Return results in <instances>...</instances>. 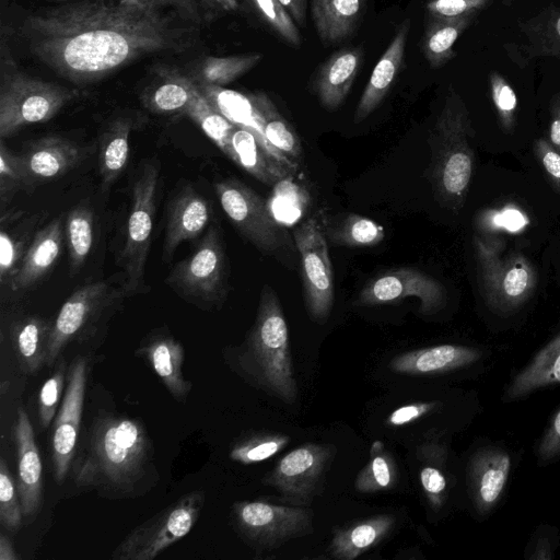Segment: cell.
<instances>
[{"label":"cell","mask_w":560,"mask_h":560,"mask_svg":"<svg viewBox=\"0 0 560 560\" xmlns=\"http://www.w3.org/2000/svg\"><path fill=\"white\" fill-rule=\"evenodd\" d=\"M501 0H428L425 10L430 19L477 16Z\"/></svg>","instance_id":"obj_49"},{"label":"cell","mask_w":560,"mask_h":560,"mask_svg":"<svg viewBox=\"0 0 560 560\" xmlns=\"http://www.w3.org/2000/svg\"><path fill=\"white\" fill-rule=\"evenodd\" d=\"M71 469L78 487L93 488L107 497L142 494L155 474L151 439L139 420L100 413Z\"/></svg>","instance_id":"obj_2"},{"label":"cell","mask_w":560,"mask_h":560,"mask_svg":"<svg viewBox=\"0 0 560 560\" xmlns=\"http://www.w3.org/2000/svg\"><path fill=\"white\" fill-rule=\"evenodd\" d=\"M18 480L23 517L31 522L38 512L43 490V465L27 412L19 408L14 423Z\"/></svg>","instance_id":"obj_18"},{"label":"cell","mask_w":560,"mask_h":560,"mask_svg":"<svg viewBox=\"0 0 560 560\" xmlns=\"http://www.w3.org/2000/svg\"><path fill=\"white\" fill-rule=\"evenodd\" d=\"M27 188L56 179L78 166L85 152L75 142L61 137L39 138L20 153Z\"/></svg>","instance_id":"obj_19"},{"label":"cell","mask_w":560,"mask_h":560,"mask_svg":"<svg viewBox=\"0 0 560 560\" xmlns=\"http://www.w3.org/2000/svg\"><path fill=\"white\" fill-rule=\"evenodd\" d=\"M20 557L16 555L11 540L4 534L0 536V560H16Z\"/></svg>","instance_id":"obj_58"},{"label":"cell","mask_w":560,"mask_h":560,"mask_svg":"<svg viewBox=\"0 0 560 560\" xmlns=\"http://www.w3.org/2000/svg\"><path fill=\"white\" fill-rule=\"evenodd\" d=\"M527 223V217L511 206L498 211H490L488 214L483 213L479 220V224L483 228L504 229L511 232L523 230Z\"/></svg>","instance_id":"obj_51"},{"label":"cell","mask_w":560,"mask_h":560,"mask_svg":"<svg viewBox=\"0 0 560 560\" xmlns=\"http://www.w3.org/2000/svg\"><path fill=\"white\" fill-rule=\"evenodd\" d=\"M475 135L462 96L450 88L430 132V180L439 202L458 211L466 199L474 170Z\"/></svg>","instance_id":"obj_4"},{"label":"cell","mask_w":560,"mask_h":560,"mask_svg":"<svg viewBox=\"0 0 560 560\" xmlns=\"http://www.w3.org/2000/svg\"><path fill=\"white\" fill-rule=\"evenodd\" d=\"M51 325L52 322L36 315L22 317L12 324V345L25 373L34 374L46 365Z\"/></svg>","instance_id":"obj_31"},{"label":"cell","mask_w":560,"mask_h":560,"mask_svg":"<svg viewBox=\"0 0 560 560\" xmlns=\"http://www.w3.org/2000/svg\"><path fill=\"white\" fill-rule=\"evenodd\" d=\"M511 468L510 455L498 447L477 451L468 465V487L479 515H486L497 505L505 488Z\"/></svg>","instance_id":"obj_20"},{"label":"cell","mask_w":560,"mask_h":560,"mask_svg":"<svg viewBox=\"0 0 560 560\" xmlns=\"http://www.w3.org/2000/svg\"><path fill=\"white\" fill-rule=\"evenodd\" d=\"M21 499L4 458L0 460V523L10 530L20 529L23 520Z\"/></svg>","instance_id":"obj_45"},{"label":"cell","mask_w":560,"mask_h":560,"mask_svg":"<svg viewBox=\"0 0 560 560\" xmlns=\"http://www.w3.org/2000/svg\"><path fill=\"white\" fill-rule=\"evenodd\" d=\"M499 240L475 238L479 285L488 305L509 314L534 293L537 275L530 261L518 252L504 253Z\"/></svg>","instance_id":"obj_6"},{"label":"cell","mask_w":560,"mask_h":560,"mask_svg":"<svg viewBox=\"0 0 560 560\" xmlns=\"http://www.w3.org/2000/svg\"><path fill=\"white\" fill-rule=\"evenodd\" d=\"M205 503L203 491L186 493L135 527L115 548V560H153L192 529Z\"/></svg>","instance_id":"obj_7"},{"label":"cell","mask_w":560,"mask_h":560,"mask_svg":"<svg viewBox=\"0 0 560 560\" xmlns=\"http://www.w3.org/2000/svg\"><path fill=\"white\" fill-rule=\"evenodd\" d=\"M363 60V47L355 46L335 51L319 66L312 81V90L323 107L335 110L343 103Z\"/></svg>","instance_id":"obj_22"},{"label":"cell","mask_w":560,"mask_h":560,"mask_svg":"<svg viewBox=\"0 0 560 560\" xmlns=\"http://www.w3.org/2000/svg\"><path fill=\"white\" fill-rule=\"evenodd\" d=\"M200 26L133 0H71L27 14L16 36L27 52L75 85L96 83L147 57L184 54Z\"/></svg>","instance_id":"obj_1"},{"label":"cell","mask_w":560,"mask_h":560,"mask_svg":"<svg viewBox=\"0 0 560 560\" xmlns=\"http://www.w3.org/2000/svg\"><path fill=\"white\" fill-rule=\"evenodd\" d=\"M555 107L560 110V101H559V103Z\"/></svg>","instance_id":"obj_60"},{"label":"cell","mask_w":560,"mask_h":560,"mask_svg":"<svg viewBox=\"0 0 560 560\" xmlns=\"http://www.w3.org/2000/svg\"><path fill=\"white\" fill-rule=\"evenodd\" d=\"M520 27L527 38V52L532 57L552 56L560 59V8L550 7Z\"/></svg>","instance_id":"obj_38"},{"label":"cell","mask_w":560,"mask_h":560,"mask_svg":"<svg viewBox=\"0 0 560 560\" xmlns=\"http://www.w3.org/2000/svg\"><path fill=\"white\" fill-rule=\"evenodd\" d=\"M264 58L262 54L228 57L206 56L195 60L185 71L198 85L224 86L250 71Z\"/></svg>","instance_id":"obj_35"},{"label":"cell","mask_w":560,"mask_h":560,"mask_svg":"<svg viewBox=\"0 0 560 560\" xmlns=\"http://www.w3.org/2000/svg\"><path fill=\"white\" fill-rule=\"evenodd\" d=\"M475 18H429L421 39V50L431 69H439L456 57L454 45Z\"/></svg>","instance_id":"obj_34"},{"label":"cell","mask_w":560,"mask_h":560,"mask_svg":"<svg viewBox=\"0 0 560 560\" xmlns=\"http://www.w3.org/2000/svg\"><path fill=\"white\" fill-rule=\"evenodd\" d=\"M411 27L405 19L395 28L387 48L375 65L354 113V122L368 118L384 101L400 73Z\"/></svg>","instance_id":"obj_21"},{"label":"cell","mask_w":560,"mask_h":560,"mask_svg":"<svg viewBox=\"0 0 560 560\" xmlns=\"http://www.w3.org/2000/svg\"><path fill=\"white\" fill-rule=\"evenodd\" d=\"M326 215L319 211L302 221L293 232L300 254L301 277L307 312L323 323L334 304V273L326 235Z\"/></svg>","instance_id":"obj_10"},{"label":"cell","mask_w":560,"mask_h":560,"mask_svg":"<svg viewBox=\"0 0 560 560\" xmlns=\"http://www.w3.org/2000/svg\"><path fill=\"white\" fill-rule=\"evenodd\" d=\"M136 352L153 369L172 396L185 401L192 384L183 373L185 350L182 343L172 336L161 334L150 337Z\"/></svg>","instance_id":"obj_27"},{"label":"cell","mask_w":560,"mask_h":560,"mask_svg":"<svg viewBox=\"0 0 560 560\" xmlns=\"http://www.w3.org/2000/svg\"><path fill=\"white\" fill-rule=\"evenodd\" d=\"M10 37L1 27L0 39V138L54 118L80 96L78 89L33 77L22 70L11 50Z\"/></svg>","instance_id":"obj_5"},{"label":"cell","mask_w":560,"mask_h":560,"mask_svg":"<svg viewBox=\"0 0 560 560\" xmlns=\"http://www.w3.org/2000/svg\"><path fill=\"white\" fill-rule=\"evenodd\" d=\"M27 188L25 171L20 153L9 149L3 140L0 143V198L2 208L15 191Z\"/></svg>","instance_id":"obj_46"},{"label":"cell","mask_w":560,"mask_h":560,"mask_svg":"<svg viewBox=\"0 0 560 560\" xmlns=\"http://www.w3.org/2000/svg\"><path fill=\"white\" fill-rule=\"evenodd\" d=\"M160 10L172 11L184 21L201 26L203 22L201 0H133Z\"/></svg>","instance_id":"obj_50"},{"label":"cell","mask_w":560,"mask_h":560,"mask_svg":"<svg viewBox=\"0 0 560 560\" xmlns=\"http://www.w3.org/2000/svg\"><path fill=\"white\" fill-rule=\"evenodd\" d=\"M203 22L210 23L240 8V0H201Z\"/></svg>","instance_id":"obj_55"},{"label":"cell","mask_w":560,"mask_h":560,"mask_svg":"<svg viewBox=\"0 0 560 560\" xmlns=\"http://www.w3.org/2000/svg\"><path fill=\"white\" fill-rule=\"evenodd\" d=\"M226 265L221 236L211 228L195 250L179 261L167 277L168 285L195 303L219 302L225 293Z\"/></svg>","instance_id":"obj_13"},{"label":"cell","mask_w":560,"mask_h":560,"mask_svg":"<svg viewBox=\"0 0 560 560\" xmlns=\"http://www.w3.org/2000/svg\"><path fill=\"white\" fill-rule=\"evenodd\" d=\"M548 137L550 144L560 152V110L556 107L549 124Z\"/></svg>","instance_id":"obj_57"},{"label":"cell","mask_w":560,"mask_h":560,"mask_svg":"<svg viewBox=\"0 0 560 560\" xmlns=\"http://www.w3.org/2000/svg\"><path fill=\"white\" fill-rule=\"evenodd\" d=\"M534 152L551 184L560 192V152L545 138L534 142Z\"/></svg>","instance_id":"obj_52"},{"label":"cell","mask_w":560,"mask_h":560,"mask_svg":"<svg viewBox=\"0 0 560 560\" xmlns=\"http://www.w3.org/2000/svg\"><path fill=\"white\" fill-rule=\"evenodd\" d=\"M289 12L298 26L306 24V0H278Z\"/></svg>","instance_id":"obj_56"},{"label":"cell","mask_w":560,"mask_h":560,"mask_svg":"<svg viewBox=\"0 0 560 560\" xmlns=\"http://www.w3.org/2000/svg\"><path fill=\"white\" fill-rule=\"evenodd\" d=\"M210 219L207 200L191 187H184L167 207L162 259L170 261L183 242L197 237Z\"/></svg>","instance_id":"obj_23"},{"label":"cell","mask_w":560,"mask_h":560,"mask_svg":"<svg viewBox=\"0 0 560 560\" xmlns=\"http://www.w3.org/2000/svg\"><path fill=\"white\" fill-rule=\"evenodd\" d=\"M253 11L268 28L288 45L299 48L302 45L298 25L278 0H248Z\"/></svg>","instance_id":"obj_43"},{"label":"cell","mask_w":560,"mask_h":560,"mask_svg":"<svg viewBox=\"0 0 560 560\" xmlns=\"http://www.w3.org/2000/svg\"><path fill=\"white\" fill-rule=\"evenodd\" d=\"M560 454V409L553 416L537 450L539 463H546Z\"/></svg>","instance_id":"obj_53"},{"label":"cell","mask_w":560,"mask_h":560,"mask_svg":"<svg viewBox=\"0 0 560 560\" xmlns=\"http://www.w3.org/2000/svg\"><path fill=\"white\" fill-rule=\"evenodd\" d=\"M49 1L58 2V3H63V2L71 1V0H49Z\"/></svg>","instance_id":"obj_59"},{"label":"cell","mask_w":560,"mask_h":560,"mask_svg":"<svg viewBox=\"0 0 560 560\" xmlns=\"http://www.w3.org/2000/svg\"><path fill=\"white\" fill-rule=\"evenodd\" d=\"M418 458L421 462L420 485L429 505L438 511L443 506L447 495L445 448L439 443L427 442L420 445Z\"/></svg>","instance_id":"obj_37"},{"label":"cell","mask_w":560,"mask_h":560,"mask_svg":"<svg viewBox=\"0 0 560 560\" xmlns=\"http://www.w3.org/2000/svg\"><path fill=\"white\" fill-rule=\"evenodd\" d=\"M247 98L256 128L276 152L298 168L303 149L293 127L265 93L256 92Z\"/></svg>","instance_id":"obj_28"},{"label":"cell","mask_w":560,"mask_h":560,"mask_svg":"<svg viewBox=\"0 0 560 560\" xmlns=\"http://www.w3.org/2000/svg\"><path fill=\"white\" fill-rule=\"evenodd\" d=\"M336 453L334 444H302L282 456L262 483L275 488L282 501L307 505L322 492Z\"/></svg>","instance_id":"obj_12"},{"label":"cell","mask_w":560,"mask_h":560,"mask_svg":"<svg viewBox=\"0 0 560 560\" xmlns=\"http://www.w3.org/2000/svg\"><path fill=\"white\" fill-rule=\"evenodd\" d=\"M5 0H1V3L3 4Z\"/></svg>","instance_id":"obj_61"},{"label":"cell","mask_w":560,"mask_h":560,"mask_svg":"<svg viewBox=\"0 0 560 560\" xmlns=\"http://www.w3.org/2000/svg\"><path fill=\"white\" fill-rule=\"evenodd\" d=\"M560 384V334L550 340L511 382L506 400L524 397L532 392Z\"/></svg>","instance_id":"obj_32"},{"label":"cell","mask_w":560,"mask_h":560,"mask_svg":"<svg viewBox=\"0 0 560 560\" xmlns=\"http://www.w3.org/2000/svg\"><path fill=\"white\" fill-rule=\"evenodd\" d=\"M290 438L281 433L258 432L237 441L230 451V458L243 465L262 462L280 452Z\"/></svg>","instance_id":"obj_42"},{"label":"cell","mask_w":560,"mask_h":560,"mask_svg":"<svg viewBox=\"0 0 560 560\" xmlns=\"http://www.w3.org/2000/svg\"><path fill=\"white\" fill-rule=\"evenodd\" d=\"M185 114L224 152L235 124L224 116L200 89Z\"/></svg>","instance_id":"obj_41"},{"label":"cell","mask_w":560,"mask_h":560,"mask_svg":"<svg viewBox=\"0 0 560 560\" xmlns=\"http://www.w3.org/2000/svg\"><path fill=\"white\" fill-rule=\"evenodd\" d=\"M398 482V467L380 440L373 442L370 459L355 478L354 487L362 493L389 490Z\"/></svg>","instance_id":"obj_40"},{"label":"cell","mask_w":560,"mask_h":560,"mask_svg":"<svg viewBox=\"0 0 560 560\" xmlns=\"http://www.w3.org/2000/svg\"><path fill=\"white\" fill-rule=\"evenodd\" d=\"M140 93L143 106L154 114L184 113L199 92L188 73L174 66H158Z\"/></svg>","instance_id":"obj_24"},{"label":"cell","mask_w":560,"mask_h":560,"mask_svg":"<svg viewBox=\"0 0 560 560\" xmlns=\"http://www.w3.org/2000/svg\"><path fill=\"white\" fill-rule=\"evenodd\" d=\"M395 516L377 514L338 528L329 552L339 560H353L378 545L393 529Z\"/></svg>","instance_id":"obj_30"},{"label":"cell","mask_w":560,"mask_h":560,"mask_svg":"<svg viewBox=\"0 0 560 560\" xmlns=\"http://www.w3.org/2000/svg\"><path fill=\"white\" fill-rule=\"evenodd\" d=\"M86 380L88 362L79 355L69 366L65 395L52 423L51 460L58 483L63 482L77 453Z\"/></svg>","instance_id":"obj_14"},{"label":"cell","mask_w":560,"mask_h":560,"mask_svg":"<svg viewBox=\"0 0 560 560\" xmlns=\"http://www.w3.org/2000/svg\"><path fill=\"white\" fill-rule=\"evenodd\" d=\"M66 363L61 360L55 372L48 377L38 395V416L42 429H47L55 419L58 405L63 397Z\"/></svg>","instance_id":"obj_47"},{"label":"cell","mask_w":560,"mask_h":560,"mask_svg":"<svg viewBox=\"0 0 560 560\" xmlns=\"http://www.w3.org/2000/svg\"><path fill=\"white\" fill-rule=\"evenodd\" d=\"M223 153L257 180L269 186L279 184L296 171L253 126L235 124Z\"/></svg>","instance_id":"obj_17"},{"label":"cell","mask_w":560,"mask_h":560,"mask_svg":"<svg viewBox=\"0 0 560 560\" xmlns=\"http://www.w3.org/2000/svg\"><path fill=\"white\" fill-rule=\"evenodd\" d=\"M26 236L5 229L0 233V279L2 284H10L27 249Z\"/></svg>","instance_id":"obj_48"},{"label":"cell","mask_w":560,"mask_h":560,"mask_svg":"<svg viewBox=\"0 0 560 560\" xmlns=\"http://www.w3.org/2000/svg\"><path fill=\"white\" fill-rule=\"evenodd\" d=\"M366 9V0H311L312 19L324 46L350 38Z\"/></svg>","instance_id":"obj_29"},{"label":"cell","mask_w":560,"mask_h":560,"mask_svg":"<svg viewBox=\"0 0 560 560\" xmlns=\"http://www.w3.org/2000/svg\"><path fill=\"white\" fill-rule=\"evenodd\" d=\"M133 126L132 117H117L101 137L98 170L103 189H107L127 165Z\"/></svg>","instance_id":"obj_33"},{"label":"cell","mask_w":560,"mask_h":560,"mask_svg":"<svg viewBox=\"0 0 560 560\" xmlns=\"http://www.w3.org/2000/svg\"><path fill=\"white\" fill-rule=\"evenodd\" d=\"M231 515L236 532L257 551L276 549L313 532V512L303 506L238 501Z\"/></svg>","instance_id":"obj_9"},{"label":"cell","mask_w":560,"mask_h":560,"mask_svg":"<svg viewBox=\"0 0 560 560\" xmlns=\"http://www.w3.org/2000/svg\"><path fill=\"white\" fill-rule=\"evenodd\" d=\"M214 189L226 217L260 252L276 254L290 244V236L272 214L269 202L250 187L236 179H224Z\"/></svg>","instance_id":"obj_11"},{"label":"cell","mask_w":560,"mask_h":560,"mask_svg":"<svg viewBox=\"0 0 560 560\" xmlns=\"http://www.w3.org/2000/svg\"><path fill=\"white\" fill-rule=\"evenodd\" d=\"M438 405V401H420L401 406L388 416L386 423L394 427L410 423L430 413Z\"/></svg>","instance_id":"obj_54"},{"label":"cell","mask_w":560,"mask_h":560,"mask_svg":"<svg viewBox=\"0 0 560 560\" xmlns=\"http://www.w3.org/2000/svg\"><path fill=\"white\" fill-rule=\"evenodd\" d=\"M326 235L336 245L364 247L381 243L385 232L382 225L366 217L347 213L330 219L326 215Z\"/></svg>","instance_id":"obj_36"},{"label":"cell","mask_w":560,"mask_h":560,"mask_svg":"<svg viewBox=\"0 0 560 560\" xmlns=\"http://www.w3.org/2000/svg\"><path fill=\"white\" fill-rule=\"evenodd\" d=\"M480 357L471 347L439 345L400 353L392 359L389 369L405 375H435L470 365Z\"/></svg>","instance_id":"obj_25"},{"label":"cell","mask_w":560,"mask_h":560,"mask_svg":"<svg viewBox=\"0 0 560 560\" xmlns=\"http://www.w3.org/2000/svg\"><path fill=\"white\" fill-rule=\"evenodd\" d=\"M65 234L70 270L74 275L85 262L94 242V215L90 207L79 205L68 213Z\"/></svg>","instance_id":"obj_39"},{"label":"cell","mask_w":560,"mask_h":560,"mask_svg":"<svg viewBox=\"0 0 560 560\" xmlns=\"http://www.w3.org/2000/svg\"><path fill=\"white\" fill-rule=\"evenodd\" d=\"M491 100L499 124L504 132L510 133L515 128L517 115V96L509 81L498 71L489 74Z\"/></svg>","instance_id":"obj_44"},{"label":"cell","mask_w":560,"mask_h":560,"mask_svg":"<svg viewBox=\"0 0 560 560\" xmlns=\"http://www.w3.org/2000/svg\"><path fill=\"white\" fill-rule=\"evenodd\" d=\"M63 233L65 222L58 217L35 234L9 284L13 292L32 288L51 269L60 255Z\"/></svg>","instance_id":"obj_26"},{"label":"cell","mask_w":560,"mask_h":560,"mask_svg":"<svg viewBox=\"0 0 560 560\" xmlns=\"http://www.w3.org/2000/svg\"><path fill=\"white\" fill-rule=\"evenodd\" d=\"M112 298L108 283L97 281L82 285L66 300L51 325L46 366L51 368L65 347L88 331Z\"/></svg>","instance_id":"obj_16"},{"label":"cell","mask_w":560,"mask_h":560,"mask_svg":"<svg viewBox=\"0 0 560 560\" xmlns=\"http://www.w3.org/2000/svg\"><path fill=\"white\" fill-rule=\"evenodd\" d=\"M243 372L264 392L293 404L298 398L287 320L273 289L265 284L255 323L237 357Z\"/></svg>","instance_id":"obj_3"},{"label":"cell","mask_w":560,"mask_h":560,"mask_svg":"<svg viewBox=\"0 0 560 560\" xmlns=\"http://www.w3.org/2000/svg\"><path fill=\"white\" fill-rule=\"evenodd\" d=\"M415 296L420 301V312L430 315L446 301V290L435 278L412 268H397L373 278L360 291L357 304L375 306L399 302Z\"/></svg>","instance_id":"obj_15"},{"label":"cell","mask_w":560,"mask_h":560,"mask_svg":"<svg viewBox=\"0 0 560 560\" xmlns=\"http://www.w3.org/2000/svg\"><path fill=\"white\" fill-rule=\"evenodd\" d=\"M159 168L148 162L138 172L132 186L121 262L125 271L124 293L132 295L144 287V269L151 245L155 217Z\"/></svg>","instance_id":"obj_8"}]
</instances>
